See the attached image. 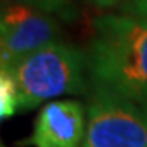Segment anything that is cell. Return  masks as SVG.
Here are the masks:
<instances>
[{
  "instance_id": "2",
  "label": "cell",
  "mask_w": 147,
  "mask_h": 147,
  "mask_svg": "<svg viewBox=\"0 0 147 147\" xmlns=\"http://www.w3.org/2000/svg\"><path fill=\"white\" fill-rule=\"evenodd\" d=\"M21 93V111L42 101L87 92V54L69 42L54 41L10 69Z\"/></svg>"
},
{
  "instance_id": "10",
  "label": "cell",
  "mask_w": 147,
  "mask_h": 147,
  "mask_svg": "<svg viewBox=\"0 0 147 147\" xmlns=\"http://www.w3.org/2000/svg\"><path fill=\"white\" fill-rule=\"evenodd\" d=\"M141 110H142V115H144V118H146V121H147V100L141 103Z\"/></svg>"
},
{
  "instance_id": "3",
  "label": "cell",
  "mask_w": 147,
  "mask_h": 147,
  "mask_svg": "<svg viewBox=\"0 0 147 147\" xmlns=\"http://www.w3.org/2000/svg\"><path fill=\"white\" fill-rule=\"evenodd\" d=\"M82 147H147V121L131 100L93 90Z\"/></svg>"
},
{
  "instance_id": "9",
  "label": "cell",
  "mask_w": 147,
  "mask_h": 147,
  "mask_svg": "<svg viewBox=\"0 0 147 147\" xmlns=\"http://www.w3.org/2000/svg\"><path fill=\"white\" fill-rule=\"evenodd\" d=\"M90 2L100 10H110V8H119L126 0H90Z\"/></svg>"
},
{
  "instance_id": "7",
  "label": "cell",
  "mask_w": 147,
  "mask_h": 147,
  "mask_svg": "<svg viewBox=\"0 0 147 147\" xmlns=\"http://www.w3.org/2000/svg\"><path fill=\"white\" fill-rule=\"evenodd\" d=\"M7 3H23V5L33 7L36 10L51 13L54 16L61 15L69 18L74 13L70 0H7Z\"/></svg>"
},
{
  "instance_id": "8",
  "label": "cell",
  "mask_w": 147,
  "mask_h": 147,
  "mask_svg": "<svg viewBox=\"0 0 147 147\" xmlns=\"http://www.w3.org/2000/svg\"><path fill=\"white\" fill-rule=\"evenodd\" d=\"M123 15H131L137 18H147V0H126L118 8Z\"/></svg>"
},
{
  "instance_id": "11",
  "label": "cell",
  "mask_w": 147,
  "mask_h": 147,
  "mask_svg": "<svg viewBox=\"0 0 147 147\" xmlns=\"http://www.w3.org/2000/svg\"><path fill=\"white\" fill-rule=\"evenodd\" d=\"M70 2H72V3H74V2H75V0H70Z\"/></svg>"
},
{
  "instance_id": "1",
  "label": "cell",
  "mask_w": 147,
  "mask_h": 147,
  "mask_svg": "<svg viewBox=\"0 0 147 147\" xmlns=\"http://www.w3.org/2000/svg\"><path fill=\"white\" fill-rule=\"evenodd\" d=\"M92 30L85 54L93 90L141 105L147 100V18L103 13Z\"/></svg>"
},
{
  "instance_id": "6",
  "label": "cell",
  "mask_w": 147,
  "mask_h": 147,
  "mask_svg": "<svg viewBox=\"0 0 147 147\" xmlns=\"http://www.w3.org/2000/svg\"><path fill=\"white\" fill-rule=\"evenodd\" d=\"M21 111V93L10 70H0V118L7 119Z\"/></svg>"
},
{
  "instance_id": "4",
  "label": "cell",
  "mask_w": 147,
  "mask_h": 147,
  "mask_svg": "<svg viewBox=\"0 0 147 147\" xmlns=\"http://www.w3.org/2000/svg\"><path fill=\"white\" fill-rule=\"evenodd\" d=\"M57 18L23 3H3L0 16V70H10L21 59L57 41Z\"/></svg>"
},
{
  "instance_id": "5",
  "label": "cell",
  "mask_w": 147,
  "mask_h": 147,
  "mask_svg": "<svg viewBox=\"0 0 147 147\" xmlns=\"http://www.w3.org/2000/svg\"><path fill=\"white\" fill-rule=\"evenodd\" d=\"M87 134L85 108L79 100L49 101L38 113L25 144L33 147H82Z\"/></svg>"
}]
</instances>
